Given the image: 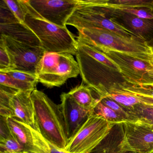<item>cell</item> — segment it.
<instances>
[{"label":"cell","instance_id":"obj_24","mask_svg":"<svg viewBox=\"0 0 153 153\" xmlns=\"http://www.w3.org/2000/svg\"><path fill=\"white\" fill-rule=\"evenodd\" d=\"M124 90L135 95L153 98V84H137L128 85V84H119Z\"/></svg>","mask_w":153,"mask_h":153},{"label":"cell","instance_id":"obj_34","mask_svg":"<svg viewBox=\"0 0 153 153\" xmlns=\"http://www.w3.org/2000/svg\"><path fill=\"white\" fill-rule=\"evenodd\" d=\"M126 153H133V152H126Z\"/></svg>","mask_w":153,"mask_h":153},{"label":"cell","instance_id":"obj_26","mask_svg":"<svg viewBox=\"0 0 153 153\" xmlns=\"http://www.w3.org/2000/svg\"><path fill=\"white\" fill-rule=\"evenodd\" d=\"M100 102L104 105L118 113L119 114L125 119L126 122H130L131 120V111L124 107L122 105L111 99L106 97L99 98Z\"/></svg>","mask_w":153,"mask_h":153},{"label":"cell","instance_id":"obj_19","mask_svg":"<svg viewBox=\"0 0 153 153\" xmlns=\"http://www.w3.org/2000/svg\"><path fill=\"white\" fill-rule=\"evenodd\" d=\"M68 94L78 104L92 113L100 101L99 98L94 97L92 89L83 83L71 89Z\"/></svg>","mask_w":153,"mask_h":153},{"label":"cell","instance_id":"obj_23","mask_svg":"<svg viewBox=\"0 0 153 153\" xmlns=\"http://www.w3.org/2000/svg\"><path fill=\"white\" fill-rule=\"evenodd\" d=\"M92 114L98 115L107 121L115 124L126 122L125 119L118 113L102 103L100 101L94 109Z\"/></svg>","mask_w":153,"mask_h":153},{"label":"cell","instance_id":"obj_21","mask_svg":"<svg viewBox=\"0 0 153 153\" xmlns=\"http://www.w3.org/2000/svg\"><path fill=\"white\" fill-rule=\"evenodd\" d=\"M131 112L132 119L129 122L153 129V107L140 104L134 106Z\"/></svg>","mask_w":153,"mask_h":153},{"label":"cell","instance_id":"obj_16","mask_svg":"<svg viewBox=\"0 0 153 153\" xmlns=\"http://www.w3.org/2000/svg\"><path fill=\"white\" fill-rule=\"evenodd\" d=\"M1 35L35 47H42L39 38L25 23L0 24Z\"/></svg>","mask_w":153,"mask_h":153},{"label":"cell","instance_id":"obj_5","mask_svg":"<svg viewBox=\"0 0 153 153\" xmlns=\"http://www.w3.org/2000/svg\"><path fill=\"white\" fill-rule=\"evenodd\" d=\"M115 125L100 116L92 114L69 141L65 150L68 153H90Z\"/></svg>","mask_w":153,"mask_h":153},{"label":"cell","instance_id":"obj_1","mask_svg":"<svg viewBox=\"0 0 153 153\" xmlns=\"http://www.w3.org/2000/svg\"><path fill=\"white\" fill-rule=\"evenodd\" d=\"M77 40L87 44L104 53L115 52L137 59L153 61V51L145 39L128 37L102 28L78 30Z\"/></svg>","mask_w":153,"mask_h":153},{"label":"cell","instance_id":"obj_27","mask_svg":"<svg viewBox=\"0 0 153 153\" xmlns=\"http://www.w3.org/2000/svg\"><path fill=\"white\" fill-rule=\"evenodd\" d=\"M2 72H5L9 76L15 79L35 85L39 82L37 75L35 74L13 70H10Z\"/></svg>","mask_w":153,"mask_h":153},{"label":"cell","instance_id":"obj_25","mask_svg":"<svg viewBox=\"0 0 153 153\" xmlns=\"http://www.w3.org/2000/svg\"><path fill=\"white\" fill-rule=\"evenodd\" d=\"M0 152H25L12 133L0 137Z\"/></svg>","mask_w":153,"mask_h":153},{"label":"cell","instance_id":"obj_11","mask_svg":"<svg viewBox=\"0 0 153 153\" xmlns=\"http://www.w3.org/2000/svg\"><path fill=\"white\" fill-rule=\"evenodd\" d=\"M104 53L119 67L123 78L131 85L138 84L145 74L153 70L151 62H146L115 52Z\"/></svg>","mask_w":153,"mask_h":153},{"label":"cell","instance_id":"obj_14","mask_svg":"<svg viewBox=\"0 0 153 153\" xmlns=\"http://www.w3.org/2000/svg\"><path fill=\"white\" fill-rule=\"evenodd\" d=\"M92 90L98 95V98L106 97L111 99L131 111L133 110L134 106L140 104L136 95L123 89L119 84L114 83L106 86L100 85Z\"/></svg>","mask_w":153,"mask_h":153},{"label":"cell","instance_id":"obj_8","mask_svg":"<svg viewBox=\"0 0 153 153\" xmlns=\"http://www.w3.org/2000/svg\"><path fill=\"white\" fill-rule=\"evenodd\" d=\"M79 1L80 0H28L26 3L29 11L39 17L65 27Z\"/></svg>","mask_w":153,"mask_h":153},{"label":"cell","instance_id":"obj_32","mask_svg":"<svg viewBox=\"0 0 153 153\" xmlns=\"http://www.w3.org/2000/svg\"><path fill=\"white\" fill-rule=\"evenodd\" d=\"M0 153H28L27 152H8V151H3V152H0Z\"/></svg>","mask_w":153,"mask_h":153},{"label":"cell","instance_id":"obj_20","mask_svg":"<svg viewBox=\"0 0 153 153\" xmlns=\"http://www.w3.org/2000/svg\"><path fill=\"white\" fill-rule=\"evenodd\" d=\"M104 7L110 10H118L125 9H145L153 12V1L108 0V3Z\"/></svg>","mask_w":153,"mask_h":153},{"label":"cell","instance_id":"obj_22","mask_svg":"<svg viewBox=\"0 0 153 153\" xmlns=\"http://www.w3.org/2000/svg\"><path fill=\"white\" fill-rule=\"evenodd\" d=\"M0 85L23 92H33L36 89L35 85L15 79L2 71H0Z\"/></svg>","mask_w":153,"mask_h":153},{"label":"cell","instance_id":"obj_30","mask_svg":"<svg viewBox=\"0 0 153 153\" xmlns=\"http://www.w3.org/2000/svg\"><path fill=\"white\" fill-rule=\"evenodd\" d=\"M153 65V61L151 62ZM153 84V70L148 72L143 76V78L137 84Z\"/></svg>","mask_w":153,"mask_h":153},{"label":"cell","instance_id":"obj_3","mask_svg":"<svg viewBox=\"0 0 153 153\" xmlns=\"http://www.w3.org/2000/svg\"><path fill=\"white\" fill-rule=\"evenodd\" d=\"M107 0H80L79 5L71 16L67 25L77 29L102 28L128 37L145 39L131 31L114 19L109 17L103 6Z\"/></svg>","mask_w":153,"mask_h":153},{"label":"cell","instance_id":"obj_2","mask_svg":"<svg viewBox=\"0 0 153 153\" xmlns=\"http://www.w3.org/2000/svg\"><path fill=\"white\" fill-rule=\"evenodd\" d=\"M37 131L46 141L65 150L68 144L65 122L59 105L43 92L35 89L31 94Z\"/></svg>","mask_w":153,"mask_h":153},{"label":"cell","instance_id":"obj_12","mask_svg":"<svg viewBox=\"0 0 153 153\" xmlns=\"http://www.w3.org/2000/svg\"><path fill=\"white\" fill-rule=\"evenodd\" d=\"M59 105L65 122L69 142L82 128L92 113L78 104L68 93L62 94Z\"/></svg>","mask_w":153,"mask_h":153},{"label":"cell","instance_id":"obj_10","mask_svg":"<svg viewBox=\"0 0 153 153\" xmlns=\"http://www.w3.org/2000/svg\"><path fill=\"white\" fill-rule=\"evenodd\" d=\"M6 120L11 133L25 152L50 153L48 142L39 131L15 118H6Z\"/></svg>","mask_w":153,"mask_h":153},{"label":"cell","instance_id":"obj_13","mask_svg":"<svg viewBox=\"0 0 153 153\" xmlns=\"http://www.w3.org/2000/svg\"><path fill=\"white\" fill-rule=\"evenodd\" d=\"M79 74L78 63L73 55L60 53L59 62L51 72L46 75L37 76L39 82L51 88L61 86L69 79L76 77Z\"/></svg>","mask_w":153,"mask_h":153},{"label":"cell","instance_id":"obj_6","mask_svg":"<svg viewBox=\"0 0 153 153\" xmlns=\"http://www.w3.org/2000/svg\"><path fill=\"white\" fill-rule=\"evenodd\" d=\"M10 60V70L37 75L39 65L45 51L42 47H35L1 35Z\"/></svg>","mask_w":153,"mask_h":153},{"label":"cell","instance_id":"obj_29","mask_svg":"<svg viewBox=\"0 0 153 153\" xmlns=\"http://www.w3.org/2000/svg\"><path fill=\"white\" fill-rule=\"evenodd\" d=\"M10 69V60L7 51L2 40H0V71Z\"/></svg>","mask_w":153,"mask_h":153},{"label":"cell","instance_id":"obj_17","mask_svg":"<svg viewBox=\"0 0 153 153\" xmlns=\"http://www.w3.org/2000/svg\"><path fill=\"white\" fill-rule=\"evenodd\" d=\"M106 10L108 14H113L122 19L129 29L140 37L145 38V35L153 31V20L142 19L131 14L117 10H110L106 8Z\"/></svg>","mask_w":153,"mask_h":153},{"label":"cell","instance_id":"obj_15","mask_svg":"<svg viewBox=\"0 0 153 153\" xmlns=\"http://www.w3.org/2000/svg\"><path fill=\"white\" fill-rule=\"evenodd\" d=\"M27 12L26 0H1L0 24L25 23Z\"/></svg>","mask_w":153,"mask_h":153},{"label":"cell","instance_id":"obj_9","mask_svg":"<svg viewBox=\"0 0 153 153\" xmlns=\"http://www.w3.org/2000/svg\"><path fill=\"white\" fill-rule=\"evenodd\" d=\"M123 137L120 144L122 152L153 153V129L129 122L121 123Z\"/></svg>","mask_w":153,"mask_h":153},{"label":"cell","instance_id":"obj_4","mask_svg":"<svg viewBox=\"0 0 153 153\" xmlns=\"http://www.w3.org/2000/svg\"><path fill=\"white\" fill-rule=\"evenodd\" d=\"M25 23L39 38L45 52L76 55L78 42L67 27L50 23L28 9Z\"/></svg>","mask_w":153,"mask_h":153},{"label":"cell","instance_id":"obj_18","mask_svg":"<svg viewBox=\"0 0 153 153\" xmlns=\"http://www.w3.org/2000/svg\"><path fill=\"white\" fill-rule=\"evenodd\" d=\"M122 137L121 123L116 124L110 133L90 153H126L122 152L120 148Z\"/></svg>","mask_w":153,"mask_h":153},{"label":"cell","instance_id":"obj_31","mask_svg":"<svg viewBox=\"0 0 153 153\" xmlns=\"http://www.w3.org/2000/svg\"><path fill=\"white\" fill-rule=\"evenodd\" d=\"M48 144H49L50 148V153H68L66 150L58 148L57 147L52 145L49 142H48Z\"/></svg>","mask_w":153,"mask_h":153},{"label":"cell","instance_id":"obj_33","mask_svg":"<svg viewBox=\"0 0 153 153\" xmlns=\"http://www.w3.org/2000/svg\"><path fill=\"white\" fill-rule=\"evenodd\" d=\"M148 42L149 44V45L152 47V49H153V39L150 40L149 42Z\"/></svg>","mask_w":153,"mask_h":153},{"label":"cell","instance_id":"obj_7","mask_svg":"<svg viewBox=\"0 0 153 153\" xmlns=\"http://www.w3.org/2000/svg\"><path fill=\"white\" fill-rule=\"evenodd\" d=\"M32 93L23 91L12 93L1 89V116L6 118H15L37 131L31 98Z\"/></svg>","mask_w":153,"mask_h":153},{"label":"cell","instance_id":"obj_28","mask_svg":"<svg viewBox=\"0 0 153 153\" xmlns=\"http://www.w3.org/2000/svg\"><path fill=\"white\" fill-rule=\"evenodd\" d=\"M117 11L131 14L142 19L153 20V12L149 10L145 9H125Z\"/></svg>","mask_w":153,"mask_h":153}]
</instances>
